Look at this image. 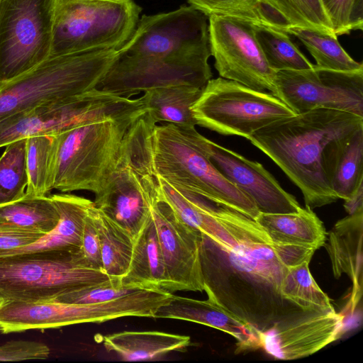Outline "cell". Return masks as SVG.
I'll use <instances>...</instances> for the list:
<instances>
[{"label": "cell", "mask_w": 363, "mask_h": 363, "mask_svg": "<svg viewBox=\"0 0 363 363\" xmlns=\"http://www.w3.org/2000/svg\"><path fill=\"white\" fill-rule=\"evenodd\" d=\"M223 220L235 237L232 245L201 233L200 257L208 298L259 333L306 312L281 296L288 268L279 261L263 229L231 208Z\"/></svg>", "instance_id": "obj_1"}, {"label": "cell", "mask_w": 363, "mask_h": 363, "mask_svg": "<svg viewBox=\"0 0 363 363\" xmlns=\"http://www.w3.org/2000/svg\"><path fill=\"white\" fill-rule=\"evenodd\" d=\"M363 117L315 108L277 120L247 140L266 154L302 192L306 207L335 202V170L344 149L359 129Z\"/></svg>", "instance_id": "obj_2"}, {"label": "cell", "mask_w": 363, "mask_h": 363, "mask_svg": "<svg viewBox=\"0 0 363 363\" xmlns=\"http://www.w3.org/2000/svg\"><path fill=\"white\" fill-rule=\"evenodd\" d=\"M206 140L196 128L157 125L146 109L129 129L126 157L141 174L157 176L255 220L259 213L255 203L214 166Z\"/></svg>", "instance_id": "obj_3"}, {"label": "cell", "mask_w": 363, "mask_h": 363, "mask_svg": "<svg viewBox=\"0 0 363 363\" xmlns=\"http://www.w3.org/2000/svg\"><path fill=\"white\" fill-rule=\"evenodd\" d=\"M118 56L116 49L50 56L18 77L0 83V121L96 88Z\"/></svg>", "instance_id": "obj_4"}, {"label": "cell", "mask_w": 363, "mask_h": 363, "mask_svg": "<svg viewBox=\"0 0 363 363\" xmlns=\"http://www.w3.org/2000/svg\"><path fill=\"white\" fill-rule=\"evenodd\" d=\"M146 109L88 121L56 135L54 189L97 193L120 161L130 126Z\"/></svg>", "instance_id": "obj_5"}, {"label": "cell", "mask_w": 363, "mask_h": 363, "mask_svg": "<svg viewBox=\"0 0 363 363\" xmlns=\"http://www.w3.org/2000/svg\"><path fill=\"white\" fill-rule=\"evenodd\" d=\"M116 279L93 267L79 247L0 256V301H52Z\"/></svg>", "instance_id": "obj_6"}, {"label": "cell", "mask_w": 363, "mask_h": 363, "mask_svg": "<svg viewBox=\"0 0 363 363\" xmlns=\"http://www.w3.org/2000/svg\"><path fill=\"white\" fill-rule=\"evenodd\" d=\"M141 10L133 0H55L50 56L118 50L134 33Z\"/></svg>", "instance_id": "obj_7"}, {"label": "cell", "mask_w": 363, "mask_h": 363, "mask_svg": "<svg viewBox=\"0 0 363 363\" xmlns=\"http://www.w3.org/2000/svg\"><path fill=\"white\" fill-rule=\"evenodd\" d=\"M191 111L196 125L246 139L277 120L296 115L272 93L220 77L207 82Z\"/></svg>", "instance_id": "obj_8"}, {"label": "cell", "mask_w": 363, "mask_h": 363, "mask_svg": "<svg viewBox=\"0 0 363 363\" xmlns=\"http://www.w3.org/2000/svg\"><path fill=\"white\" fill-rule=\"evenodd\" d=\"M137 99L119 96L94 88L57 104L38 106L0 121V147L36 135H56L82 123L130 114Z\"/></svg>", "instance_id": "obj_9"}, {"label": "cell", "mask_w": 363, "mask_h": 363, "mask_svg": "<svg viewBox=\"0 0 363 363\" xmlns=\"http://www.w3.org/2000/svg\"><path fill=\"white\" fill-rule=\"evenodd\" d=\"M55 0H0V83L50 56Z\"/></svg>", "instance_id": "obj_10"}, {"label": "cell", "mask_w": 363, "mask_h": 363, "mask_svg": "<svg viewBox=\"0 0 363 363\" xmlns=\"http://www.w3.org/2000/svg\"><path fill=\"white\" fill-rule=\"evenodd\" d=\"M147 303L140 291L111 301L96 303H68L57 301H0V332L18 333L28 330L103 323L126 316L143 317Z\"/></svg>", "instance_id": "obj_11"}, {"label": "cell", "mask_w": 363, "mask_h": 363, "mask_svg": "<svg viewBox=\"0 0 363 363\" xmlns=\"http://www.w3.org/2000/svg\"><path fill=\"white\" fill-rule=\"evenodd\" d=\"M272 94L296 114L328 108L363 117V69L336 71L313 65L277 72Z\"/></svg>", "instance_id": "obj_12"}, {"label": "cell", "mask_w": 363, "mask_h": 363, "mask_svg": "<svg viewBox=\"0 0 363 363\" xmlns=\"http://www.w3.org/2000/svg\"><path fill=\"white\" fill-rule=\"evenodd\" d=\"M211 52L167 57L120 55L97 89L125 98L177 84L203 88L212 77Z\"/></svg>", "instance_id": "obj_13"}, {"label": "cell", "mask_w": 363, "mask_h": 363, "mask_svg": "<svg viewBox=\"0 0 363 363\" xmlns=\"http://www.w3.org/2000/svg\"><path fill=\"white\" fill-rule=\"evenodd\" d=\"M208 18L211 55L220 77L273 94L277 72L267 63L255 26L220 16Z\"/></svg>", "instance_id": "obj_14"}, {"label": "cell", "mask_w": 363, "mask_h": 363, "mask_svg": "<svg viewBox=\"0 0 363 363\" xmlns=\"http://www.w3.org/2000/svg\"><path fill=\"white\" fill-rule=\"evenodd\" d=\"M211 52L208 18L192 6L167 13L143 15L120 55L167 57Z\"/></svg>", "instance_id": "obj_15"}, {"label": "cell", "mask_w": 363, "mask_h": 363, "mask_svg": "<svg viewBox=\"0 0 363 363\" xmlns=\"http://www.w3.org/2000/svg\"><path fill=\"white\" fill-rule=\"evenodd\" d=\"M167 277V291H204L201 233L183 222L157 194L151 206Z\"/></svg>", "instance_id": "obj_16"}, {"label": "cell", "mask_w": 363, "mask_h": 363, "mask_svg": "<svg viewBox=\"0 0 363 363\" xmlns=\"http://www.w3.org/2000/svg\"><path fill=\"white\" fill-rule=\"evenodd\" d=\"M155 194V177L138 172L122 154L103 187L94 194L93 202L97 208L134 238L151 216Z\"/></svg>", "instance_id": "obj_17"}, {"label": "cell", "mask_w": 363, "mask_h": 363, "mask_svg": "<svg viewBox=\"0 0 363 363\" xmlns=\"http://www.w3.org/2000/svg\"><path fill=\"white\" fill-rule=\"evenodd\" d=\"M343 320L344 316L335 311L304 312L259 333L261 347L277 359L308 357L340 337Z\"/></svg>", "instance_id": "obj_18"}, {"label": "cell", "mask_w": 363, "mask_h": 363, "mask_svg": "<svg viewBox=\"0 0 363 363\" xmlns=\"http://www.w3.org/2000/svg\"><path fill=\"white\" fill-rule=\"evenodd\" d=\"M208 157L219 172L252 199L259 213H290L301 207L262 164L206 138Z\"/></svg>", "instance_id": "obj_19"}, {"label": "cell", "mask_w": 363, "mask_h": 363, "mask_svg": "<svg viewBox=\"0 0 363 363\" xmlns=\"http://www.w3.org/2000/svg\"><path fill=\"white\" fill-rule=\"evenodd\" d=\"M155 318L186 320L225 332L237 340L236 353L261 347L258 331L210 298L201 301L172 294Z\"/></svg>", "instance_id": "obj_20"}, {"label": "cell", "mask_w": 363, "mask_h": 363, "mask_svg": "<svg viewBox=\"0 0 363 363\" xmlns=\"http://www.w3.org/2000/svg\"><path fill=\"white\" fill-rule=\"evenodd\" d=\"M363 209L338 220L325 245L334 277L346 274L352 281L350 308L352 312L362 294Z\"/></svg>", "instance_id": "obj_21"}, {"label": "cell", "mask_w": 363, "mask_h": 363, "mask_svg": "<svg viewBox=\"0 0 363 363\" xmlns=\"http://www.w3.org/2000/svg\"><path fill=\"white\" fill-rule=\"evenodd\" d=\"M50 196L60 213V220L55 228L27 246L0 250V256L53 248H81L85 220L94 202L65 193Z\"/></svg>", "instance_id": "obj_22"}, {"label": "cell", "mask_w": 363, "mask_h": 363, "mask_svg": "<svg viewBox=\"0 0 363 363\" xmlns=\"http://www.w3.org/2000/svg\"><path fill=\"white\" fill-rule=\"evenodd\" d=\"M120 281L126 286L167 291L165 268L152 215L133 238L130 264Z\"/></svg>", "instance_id": "obj_23"}, {"label": "cell", "mask_w": 363, "mask_h": 363, "mask_svg": "<svg viewBox=\"0 0 363 363\" xmlns=\"http://www.w3.org/2000/svg\"><path fill=\"white\" fill-rule=\"evenodd\" d=\"M102 341L108 351L129 362L152 360L191 344L189 336L160 331H123L106 335Z\"/></svg>", "instance_id": "obj_24"}, {"label": "cell", "mask_w": 363, "mask_h": 363, "mask_svg": "<svg viewBox=\"0 0 363 363\" xmlns=\"http://www.w3.org/2000/svg\"><path fill=\"white\" fill-rule=\"evenodd\" d=\"M255 220L274 243L309 245L317 250L325 243V227L308 207L290 213H259Z\"/></svg>", "instance_id": "obj_25"}, {"label": "cell", "mask_w": 363, "mask_h": 363, "mask_svg": "<svg viewBox=\"0 0 363 363\" xmlns=\"http://www.w3.org/2000/svg\"><path fill=\"white\" fill-rule=\"evenodd\" d=\"M203 88L187 84L157 87L144 91L142 97L155 122L194 128L196 123L191 108Z\"/></svg>", "instance_id": "obj_26"}, {"label": "cell", "mask_w": 363, "mask_h": 363, "mask_svg": "<svg viewBox=\"0 0 363 363\" xmlns=\"http://www.w3.org/2000/svg\"><path fill=\"white\" fill-rule=\"evenodd\" d=\"M59 211L51 196L25 194L21 199L0 206V230L49 233L57 225Z\"/></svg>", "instance_id": "obj_27"}, {"label": "cell", "mask_w": 363, "mask_h": 363, "mask_svg": "<svg viewBox=\"0 0 363 363\" xmlns=\"http://www.w3.org/2000/svg\"><path fill=\"white\" fill-rule=\"evenodd\" d=\"M89 214L100 240L103 270L113 278L121 279L130 264L133 236L94 204L90 208Z\"/></svg>", "instance_id": "obj_28"}, {"label": "cell", "mask_w": 363, "mask_h": 363, "mask_svg": "<svg viewBox=\"0 0 363 363\" xmlns=\"http://www.w3.org/2000/svg\"><path fill=\"white\" fill-rule=\"evenodd\" d=\"M259 1L276 26L285 32L292 28H306L335 35L320 0Z\"/></svg>", "instance_id": "obj_29"}, {"label": "cell", "mask_w": 363, "mask_h": 363, "mask_svg": "<svg viewBox=\"0 0 363 363\" xmlns=\"http://www.w3.org/2000/svg\"><path fill=\"white\" fill-rule=\"evenodd\" d=\"M55 135L26 138V168L28 182L26 194L46 196L54 189Z\"/></svg>", "instance_id": "obj_30"}, {"label": "cell", "mask_w": 363, "mask_h": 363, "mask_svg": "<svg viewBox=\"0 0 363 363\" xmlns=\"http://www.w3.org/2000/svg\"><path fill=\"white\" fill-rule=\"evenodd\" d=\"M296 37L314 58L315 65L336 71L363 69L341 46L335 35L323 33L306 28H292L286 31Z\"/></svg>", "instance_id": "obj_31"}, {"label": "cell", "mask_w": 363, "mask_h": 363, "mask_svg": "<svg viewBox=\"0 0 363 363\" xmlns=\"http://www.w3.org/2000/svg\"><path fill=\"white\" fill-rule=\"evenodd\" d=\"M308 264L288 268L280 285L281 296L306 312L335 311L329 297L313 278Z\"/></svg>", "instance_id": "obj_32"}, {"label": "cell", "mask_w": 363, "mask_h": 363, "mask_svg": "<svg viewBox=\"0 0 363 363\" xmlns=\"http://www.w3.org/2000/svg\"><path fill=\"white\" fill-rule=\"evenodd\" d=\"M255 32L268 65L275 72L313 67L284 30L255 26Z\"/></svg>", "instance_id": "obj_33"}, {"label": "cell", "mask_w": 363, "mask_h": 363, "mask_svg": "<svg viewBox=\"0 0 363 363\" xmlns=\"http://www.w3.org/2000/svg\"><path fill=\"white\" fill-rule=\"evenodd\" d=\"M0 157V206L24 197L28 182L26 138L9 143Z\"/></svg>", "instance_id": "obj_34"}, {"label": "cell", "mask_w": 363, "mask_h": 363, "mask_svg": "<svg viewBox=\"0 0 363 363\" xmlns=\"http://www.w3.org/2000/svg\"><path fill=\"white\" fill-rule=\"evenodd\" d=\"M363 182V128L352 136L337 162L332 189L338 199H347Z\"/></svg>", "instance_id": "obj_35"}, {"label": "cell", "mask_w": 363, "mask_h": 363, "mask_svg": "<svg viewBox=\"0 0 363 363\" xmlns=\"http://www.w3.org/2000/svg\"><path fill=\"white\" fill-rule=\"evenodd\" d=\"M208 17L220 16L247 22L256 26L279 29L259 0H187Z\"/></svg>", "instance_id": "obj_36"}, {"label": "cell", "mask_w": 363, "mask_h": 363, "mask_svg": "<svg viewBox=\"0 0 363 363\" xmlns=\"http://www.w3.org/2000/svg\"><path fill=\"white\" fill-rule=\"evenodd\" d=\"M337 37L363 28V0H320Z\"/></svg>", "instance_id": "obj_37"}, {"label": "cell", "mask_w": 363, "mask_h": 363, "mask_svg": "<svg viewBox=\"0 0 363 363\" xmlns=\"http://www.w3.org/2000/svg\"><path fill=\"white\" fill-rule=\"evenodd\" d=\"M140 287L121 285L120 279L61 295L53 301L68 303H96L111 301L138 291Z\"/></svg>", "instance_id": "obj_38"}, {"label": "cell", "mask_w": 363, "mask_h": 363, "mask_svg": "<svg viewBox=\"0 0 363 363\" xmlns=\"http://www.w3.org/2000/svg\"><path fill=\"white\" fill-rule=\"evenodd\" d=\"M50 350L43 343L28 340L9 341L0 345V362L44 359Z\"/></svg>", "instance_id": "obj_39"}, {"label": "cell", "mask_w": 363, "mask_h": 363, "mask_svg": "<svg viewBox=\"0 0 363 363\" xmlns=\"http://www.w3.org/2000/svg\"><path fill=\"white\" fill-rule=\"evenodd\" d=\"M272 247L279 261L286 268L296 267L305 262L309 263L317 250L309 245L273 242Z\"/></svg>", "instance_id": "obj_40"}, {"label": "cell", "mask_w": 363, "mask_h": 363, "mask_svg": "<svg viewBox=\"0 0 363 363\" xmlns=\"http://www.w3.org/2000/svg\"><path fill=\"white\" fill-rule=\"evenodd\" d=\"M81 249L93 267L103 269L100 240L89 211L84 223Z\"/></svg>", "instance_id": "obj_41"}, {"label": "cell", "mask_w": 363, "mask_h": 363, "mask_svg": "<svg viewBox=\"0 0 363 363\" xmlns=\"http://www.w3.org/2000/svg\"><path fill=\"white\" fill-rule=\"evenodd\" d=\"M44 234L21 231L0 230V250H9L25 247L37 241Z\"/></svg>", "instance_id": "obj_42"}, {"label": "cell", "mask_w": 363, "mask_h": 363, "mask_svg": "<svg viewBox=\"0 0 363 363\" xmlns=\"http://www.w3.org/2000/svg\"><path fill=\"white\" fill-rule=\"evenodd\" d=\"M344 207L348 215H352L363 209V182L346 199Z\"/></svg>", "instance_id": "obj_43"}]
</instances>
